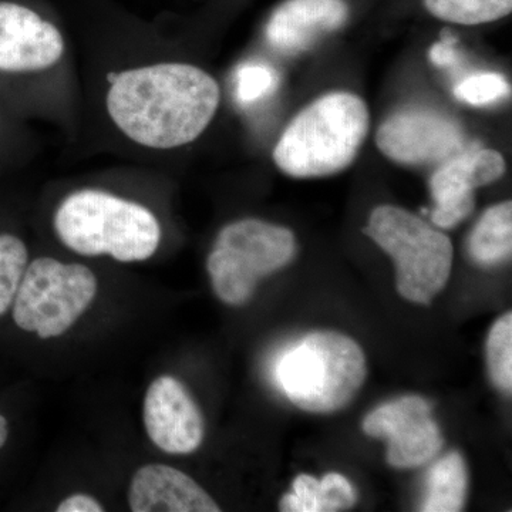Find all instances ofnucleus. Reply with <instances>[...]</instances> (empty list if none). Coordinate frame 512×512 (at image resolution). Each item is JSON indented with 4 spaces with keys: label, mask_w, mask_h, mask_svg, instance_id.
<instances>
[{
    "label": "nucleus",
    "mask_w": 512,
    "mask_h": 512,
    "mask_svg": "<svg viewBox=\"0 0 512 512\" xmlns=\"http://www.w3.org/2000/svg\"><path fill=\"white\" fill-rule=\"evenodd\" d=\"M343 0H286L266 23L265 36L276 52L296 55L345 25Z\"/></svg>",
    "instance_id": "nucleus-13"
},
{
    "label": "nucleus",
    "mask_w": 512,
    "mask_h": 512,
    "mask_svg": "<svg viewBox=\"0 0 512 512\" xmlns=\"http://www.w3.org/2000/svg\"><path fill=\"white\" fill-rule=\"evenodd\" d=\"M97 278L83 264L52 256L29 259L9 315L16 328L40 339L57 338L72 328L97 295Z\"/></svg>",
    "instance_id": "nucleus-8"
},
{
    "label": "nucleus",
    "mask_w": 512,
    "mask_h": 512,
    "mask_svg": "<svg viewBox=\"0 0 512 512\" xmlns=\"http://www.w3.org/2000/svg\"><path fill=\"white\" fill-rule=\"evenodd\" d=\"M57 512H103V505L87 494H74L57 505Z\"/></svg>",
    "instance_id": "nucleus-24"
},
{
    "label": "nucleus",
    "mask_w": 512,
    "mask_h": 512,
    "mask_svg": "<svg viewBox=\"0 0 512 512\" xmlns=\"http://www.w3.org/2000/svg\"><path fill=\"white\" fill-rule=\"evenodd\" d=\"M367 130L365 101L350 93L326 94L286 127L274 150L275 164L295 178L340 173L355 161Z\"/></svg>",
    "instance_id": "nucleus-4"
},
{
    "label": "nucleus",
    "mask_w": 512,
    "mask_h": 512,
    "mask_svg": "<svg viewBox=\"0 0 512 512\" xmlns=\"http://www.w3.org/2000/svg\"><path fill=\"white\" fill-rule=\"evenodd\" d=\"M357 493L352 483L339 473H330L322 480L301 474L293 481L292 493L281 501V511L336 512L356 504Z\"/></svg>",
    "instance_id": "nucleus-15"
},
{
    "label": "nucleus",
    "mask_w": 512,
    "mask_h": 512,
    "mask_svg": "<svg viewBox=\"0 0 512 512\" xmlns=\"http://www.w3.org/2000/svg\"><path fill=\"white\" fill-rule=\"evenodd\" d=\"M26 123L0 90V170L10 165L23 150Z\"/></svg>",
    "instance_id": "nucleus-22"
},
{
    "label": "nucleus",
    "mask_w": 512,
    "mask_h": 512,
    "mask_svg": "<svg viewBox=\"0 0 512 512\" xmlns=\"http://www.w3.org/2000/svg\"><path fill=\"white\" fill-rule=\"evenodd\" d=\"M468 487L464 458L457 451L440 458L427 476V493L421 511L458 512L463 510Z\"/></svg>",
    "instance_id": "nucleus-17"
},
{
    "label": "nucleus",
    "mask_w": 512,
    "mask_h": 512,
    "mask_svg": "<svg viewBox=\"0 0 512 512\" xmlns=\"http://www.w3.org/2000/svg\"><path fill=\"white\" fill-rule=\"evenodd\" d=\"M276 86V74L265 64L249 63L239 67L235 77V94L239 103L251 106L268 96Z\"/></svg>",
    "instance_id": "nucleus-23"
},
{
    "label": "nucleus",
    "mask_w": 512,
    "mask_h": 512,
    "mask_svg": "<svg viewBox=\"0 0 512 512\" xmlns=\"http://www.w3.org/2000/svg\"><path fill=\"white\" fill-rule=\"evenodd\" d=\"M53 229L64 248L123 264L153 258L163 241V225L143 202L100 185H80L64 194L53 212Z\"/></svg>",
    "instance_id": "nucleus-3"
},
{
    "label": "nucleus",
    "mask_w": 512,
    "mask_h": 512,
    "mask_svg": "<svg viewBox=\"0 0 512 512\" xmlns=\"http://www.w3.org/2000/svg\"><path fill=\"white\" fill-rule=\"evenodd\" d=\"M468 251L477 264L491 266L507 261L512 251V204L501 202L484 212L471 232Z\"/></svg>",
    "instance_id": "nucleus-16"
},
{
    "label": "nucleus",
    "mask_w": 512,
    "mask_h": 512,
    "mask_svg": "<svg viewBox=\"0 0 512 512\" xmlns=\"http://www.w3.org/2000/svg\"><path fill=\"white\" fill-rule=\"evenodd\" d=\"M376 143L396 163L440 165L464 150V133L456 120L439 111L406 109L384 121Z\"/></svg>",
    "instance_id": "nucleus-9"
},
{
    "label": "nucleus",
    "mask_w": 512,
    "mask_h": 512,
    "mask_svg": "<svg viewBox=\"0 0 512 512\" xmlns=\"http://www.w3.org/2000/svg\"><path fill=\"white\" fill-rule=\"evenodd\" d=\"M143 417L148 437L164 453H194L204 440L200 409L174 377H158L148 386Z\"/></svg>",
    "instance_id": "nucleus-12"
},
{
    "label": "nucleus",
    "mask_w": 512,
    "mask_h": 512,
    "mask_svg": "<svg viewBox=\"0 0 512 512\" xmlns=\"http://www.w3.org/2000/svg\"><path fill=\"white\" fill-rule=\"evenodd\" d=\"M365 234L392 256L404 299L427 305L443 291L453 266V244L446 234L396 205L375 208Z\"/></svg>",
    "instance_id": "nucleus-6"
},
{
    "label": "nucleus",
    "mask_w": 512,
    "mask_h": 512,
    "mask_svg": "<svg viewBox=\"0 0 512 512\" xmlns=\"http://www.w3.org/2000/svg\"><path fill=\"white\" fill-rule=\"evenodd\" d=\"M10 437V424L8 417L0 413V451L6 447Z\"/></svg>",
    "instance_id": "nucleus-26"
},
{
    "label": "nucleus",
    "mask_w": 512,
    "mask_h": 512,
    "mask_svg": "<svg viewBox=\"0 0 512 512\" xmlns=\"http://www.w3.org/2000/svg\"><path fill=\"white\" fill-rule=\"evenodd\" d=\"M505 161L498 151L470 148L448 158L431 175L434 207L431 220L439 228L450 229L466 220L474 208V191L500 180Z\"/></svg>",
    "instance_id": "nucleus-11"
},
{
    "label": "nucleus",
    "mask_w": 512,
    "mask_h": 512,
    "mask_svg": "<svg viewBox=\"0 0 512 512\" xmlns=\"http://www.w3.org/2000/svg\"><path fill=\"white\" fill-rule=\"evenodd\" d=\"M487 363L491 379L498 389H512V315L501 316L494 323L487 339Z\"/></svg>",
    "instance_id": "nucleus-20"
},
{
    "label": "nucleus",
    "mask_w": 512,
    "mask_h": 512,
    "mask_svg": "<svg viewBox=\"0 0 512 512\" xmlns=\"http://www.w3.org/2000/svg\"><path fill=\"white\" fill-rule=\"evenodd\" d=\"M90 12L80 130L133 157L163 158L194 144L220 109L215 77L171 55L165 36L126 10L100 3Z\"/></svg>",
    "instance_id": "nucleus-1"
},
{
    "label": "nucleus",
    "mask_w": 512,
    "mask_h": 512,
    "mask_svg": "<svg viewBox=\"0 0 512 512\" xmlns=\"http://www.w3.org/2000/svg\"><path fill=\"white\" fill-rule=\"evenodd\" d=\"M431 15L458 25H483L510 15L512 0H424Z\"/></svg>",
    "instance_id": "nucleus-19"
},
{
    "label": "nucleus",
    "mask_w": 512,
    "mask_h": 512,
    "mask_svg": "<svg viewBox=\"0 0 512 512\" xmlns=\"http://www.w3.org/2000/svg\"><path fill=\"white\" fill-rule=\"evenodd\" d=\"M454 94L471 106H487L510 94V84L501 74L478 73L457 84Z\"/></svg>",
    "instance_id": "nucleus-21"
},
{
    "label": "nucleus",
    "mask_w": 512,
    "mask_h": 512,
    "mask_svg": "<svg viewBox=\"0 0 512 512\" xmlns=\"http://www.w3.org/2000/svg\"><path fill=\"white\" fill-rule=\"evenodd\" d=\"M128 504L133 512L221 511L197 481L165 464H148L134 474Z\"/></svg>",
    "instance_id": "nucleus-14"
},
{
    "label": "nucleus",
    "mask_w": 512,
    "mask_h": 512,
    "mask_svg": "<svg viewBox=\"0 0 512 512\" xmlns=\"http://www.w3.org/2000/svg\"><path fill=\"white\" fill-rule=\"evenodd\" d=\"M295 237L288 228L247 218L225 225L207 259L212 288L227 305L249 301L258 282L292 261Z\"/></svg>",
    "instance_id": "nucleus-7"
},
{
    "label": "nucleus",
    "mask_w": 512,
    "mask_h": 512,
    "mask_svg": "<svg viewBox=\"0 0 512 512\" xmlns=\"http://www.w3.org/2000/svg\"><path fill=\"white\" fill-rule=\"evenodd\" d=\"M367 436L389 443L387 461L394 468H416L429 463L443 447L431 404L420 396H404L382 404L363 421Z\"/></svg>",
    "instance_id": "nucleus-10"
},
{
    "label": "nucleus",
    "mask_w": 512,
    "mask_h": 512,
    "mask_svg": "<svg viewBox=\"0 0 512 512\" xmlns=\"http://www.w3.org/2000/svg\"><path fill=\"white\" fill-rule=\"evenodd\" d=\"M29 259L25 238L0 221V319L9 315Z\"/></svg>",
    "instance_id": "nucleus-18"
},
{
    "label": "nucleus",
    "mask_w": 512,
    "mask_h": 512,
    "mask_svg": "<svg viewBox=\"0 0 512 512\" xmlns=\"http://www.w3.org/2000/svg\"><path fill=\"white\" fill-rule=\"evenodd\" d=\"M456 49H454L453 43L443 42L439 45H434L430 50V59L437 66L447 67L451 64L456 63Z\"/></svg>",
    "instance_id": "nucleus-25"
},
{
    "label": "nucleus",
    "mask_w": 512,
    "mask_h": 512,
    "mask_svg": "<svg viewBox=\"0 0 512 512\" xmlns=\"http://www.w3.org/2000/svg\"><path fill=\"white\" fill-rule=\"evenodd\" d=\"M366 376L362 348L332 330L309 333L286 350L276 366L286 397L309 413H335L348 406Z\"/></svg>",
    "instance_id": "nucleus-5"
},
{
    "label": "nucleus",
    "mask_w": 512,
    "mask_h": 512,
    "mask_svg": "<svg viewBox=\"0 0 512 512\" xmlns=\"http://www.w3.org/2000/svg\"><path fill=\"white\" fill-rule=\"evenodd\" d=\"M0 90L23 120L80 133L82 87L72 37L46 0H0Z\"/></svg>",
    "instance_id": "nucleus-2"
}]
</instances>
